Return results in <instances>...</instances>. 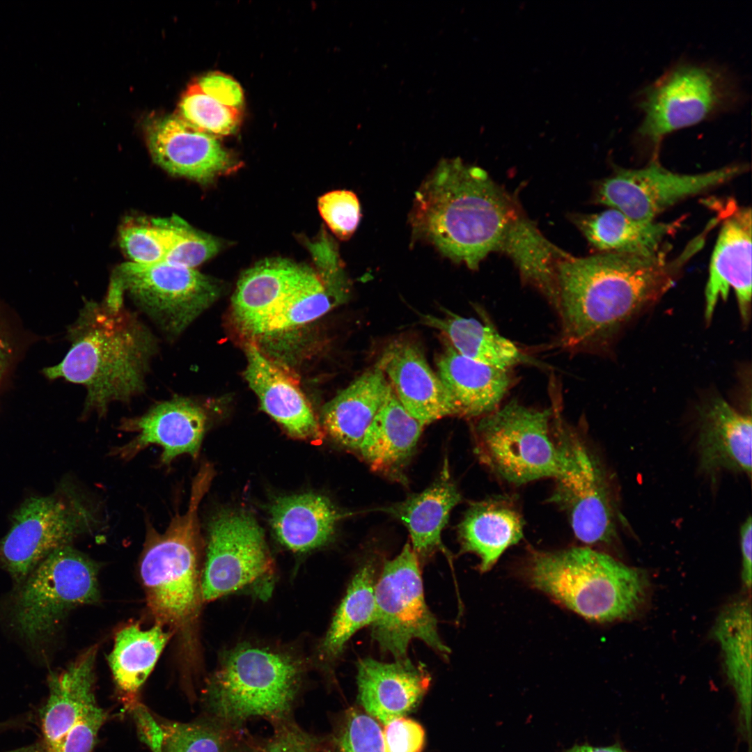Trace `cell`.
<instances>
[{
	"mask_svg": "<svg viewBox=\"0 0 752 752\" xmlns=\"http://www.w3.org/2000/svg\"><path fill=\"white\" fill-rule=\"evenodd\" d=\"M561 451L550 501L565 513L575 537L587 545L611 544L617 537L615 510L605 474L579 430L554 408Z\"/></svg>",
	"mask_w": 752,
	"mask_h": 752,
	"instance_id": "11",
	"label": "cell"
},
{
	"mask_svg": "<svg viewBox=\"0 0 752 752\" xmlns=\"http://www.w3.org/2000/svg\"><path fill=\"white\" fill-rule=\"evenodd\" d=\"M338 303L322 278L301 266L299 278L284 299L249 334L265 335L283 331L310 322Z\"/></svg>",
	"mask_w": 752,
	"mask_h": 752,
	"instance_id": "37",
	"label": "cell"
},
{
	"mask_svg": "<svg viewBox=\"0 0 752 752\" xmlns=\"http://www.w3.org/2000/svg\"><path fill=\"white\" fill-rule=\"evenodd\" d=\"M150 154L166 171L201 182L233 167L230 154L216 138L199 132L178 115L156 121L149 129Z\"/></svg>",
	"mask_w": 752,
	"mask_h": 752,
	"instance_id": "20",
	"label": "cell"
},
{
	"mask_svg": "<svg viewBox=\"0 0 752 752\" xmlns=\"http://www.w3.org/2000/svg\"><path fill=\"white\" fill-rule=\"evenodd\" d=\"M207 415L194 400L185 397L158 402L143 414L124 420L123 431L135 436L127 443L114 447L111 455L130 460L150 445L162 448V465L169 466L179 455L196 458L205 432Z\"/></svg>",
	"mask_w": 752,
	"mask_h": 752,
	"instance_id": "18",
	"label": "cell"
},
{
	"mask_svg": "<svg viewBox=\"0 0 752 752\" xmlns=\"http://www.w3.org/2000/svg\"><path fill=\"white\" fill-rule=\"evenodd\" d=\"M245 379L258 396L263 411L293 438L320 444L322 428L297 386L268 359L253 342L245 346Z\"/></svg>",
	"mask_w": 752,
	"mask_h": 752,
	"instance_id": "22",
	"label": "cell"
},
{
	"mask_svg": "<svg viewBox=\"0 0 752 752\" xmlns=\"http://www.w3.org/2000/svg\"><path fill=\"white\" fill-rule=\"evenodd\" d=\"M421 318L423 324L440 331L454 350L465 357L506 370L528 361L524 352L489 322L452 313L442 318L423 315Z\"/></svg>",
	"mask_w": 752,
	"mask_h": 752,
	"instance_id": "33",
	"label": "cell"
},
{
	"mask_svg": "<svg viewBox=\"0 0 752 752\" xmlns=\"http://www.w3.org/2000/svg\"><path fill=\"white\" fill-rule=\"evenodd\" d=\"M423 428L404 408L391 386L385 402L366 430L358 452L373 471L405 483V471Z\"/></svg>",
	"mask_w": 752,
	"mask_h": 752,
	"instance_id": "24",
	"label": "cell"
},
{
	"mask_svg": "<svg viewBox=\"0 0 752 752\" xmlns=\"http://www.w3.org/2000/svg\"><path fill=\"white\" fill-rule=\"evenodd\" d=\"M6 725H7V724H6V725H5V723H0V728H1V727H3V726H6Z\"/></svg>",
	"mask_w": 752,
	"mask_h": 752,
	"instance_id": "50",
	"label": "cell"
},
{
	"mask_svg": "<svg viewBox=\"0 0 752 752\" xmlns=\"http://www.w3.org/2000/svg\"><path fill=\"white\" fill-rule=\"evenodd\" d=\"M97 647L48 678V696L39 710L40 733L31 744L8 752H91L107 719L94 692Z\"/></svg>",
	"mask_w": 752,
	"mask_h": 752,
	"instance_id": "14",
	"label": "cell"
},
{
	"mask_svg": "<svg viewBox=\"0 0 752 752\" xmlns=\"http://www.w3.org/2000/svg\"><path fill=\"white\" fill-rule=\"evenodd\" d=\"M377 579L376 561L373 558L367 559L353 577L320 643L318 659L322 670L331 671L350 639L360 629L371 625Z\"/></svg>",
	"mask_w": 752,
	"mask_h": 752,
	"instance_id": "35",
	"label": "cell"
},
{
	"mask_svg": "<svg viewBox=\"0 0 752 752\" xmlns=\"http://www.w3.org/2000/svg\"><path fill=\"white\" fill-rule=\"evenodd\" d=\"M301 266L281 258L267 259L240 277L232 299L234 320L249 334L284 299L295 285Z\"/></svg>",
	"mask_w": 752,
	"mask_h": 752,
	"instance_id": "31",
	"label": "cell"
},
{
	"mask_svg": "<svg viewBox=\"0 0 752 752\" xmlns=\"http://www.w3.org/2000/svg\"><path fill=\"white\" fill-rule=\"evenodd\" d=\"M524 517L512 498L494 496L470 503L457 526L461 553L480 558L487 572L510 546L524 536Z\"/></svg>",
	"mask_w": 752,
	"mask_h": 752,
	"instance_id": "26",
	"label": "cell"
},
{
	"mask_svg": "<svg viewBox=\"0 0 752 752\" xmlns=\"http://www.w3.org/2000/svg\"><path fill=\"white\" fill-rule=\"evenodd\" d=\"M357 679L359 698L366 713L384 725L414 707L431 681L423 665L408 657L392 663L361 659Z\"/></svg>",
	"mask_w": 752,
	"mask_h": 752,
	"instance_id": "23",
	"label": "cell"
},
{
	"mask_svg": "<svg viewBox=\"0 0 752 752\" xmlns=\"http://www.w3.org/2000/svg\"><path fill=\"white\" fill-rule=\"evenodd\" d=\"M43 338L29 329L15 308L0 295V402L10 390L29 351Z\"/></svg>",
	"mask_w": 752,
	"mask_h": 752,
	"instance_id": "38",
	"label": "cell"
},
{
	"mask_svg": "<svg viewBox=\"0 0 752 752\" xmlns=\"http://www.w3.org/2000/svg\"><path fill=\"white\" fill-rule=\"evenodd\" d=\"M747 169L734 164L697 174L663 167L657 156L646 166L618 169L596 187L595 201L638 220L653 221L669 207L728 182Z\"/></svg>",
	"mask_w": 752,
	"mask_h": 752,
	"instance_id": "16",
	"label": "cell"
},
{
	"mask_svg": "<svg viewBox=\"0 0 752 752\" xmlns=\"http://www.w3.org/2000/svg\"><path fill=\"white\" fill-rule=\"evenodd\" d=\"M575 224L589 243L602 253L651 256L660 252L664 240L680 228L682 221L671 222L633 219L618 210L579 215Z\"/></svg>",
	"mask_w": 752,
	"mask_h": 752,
	"instance_id": "29",
	"label": "cell"
},
{
	"mask_svg": "<svg viewBox=\"0 0 752 752\" xmlns=\"http://www.w3.org/2000/svg\"><path fill=\"white\" fill-rule=\"evenodd\" d=\"M305 663L288 652L244 644L229 651L209 679L204 702L217 723L237 725L256 716L288 712Z\"/></svg>",
	"mask_w": 752,
	"mask_h": 752,
	"instance_id": "6",
	"label": "cell"
},
{
	"mask_svg": "<svg viewBox=\"0 0 752 752\" xmlns=\"http://www.w3.org/2000/svg\"><path fill=\"white\" fill-rule=\"evenodd\" d=\"M552 407L535 409L512 400L474 419V453L502 481L519 486L554 478L561 451Z\"/></svg>",
	"mask_w": 752,
	"mask_h": 752,
	"instance_id": "8",
	"label": "cell"
},
{
	"mask_svg": "<svg viewBox=\"0 0 752 752\" xmlns=\"http://www.w3.org/2000/svg\"><path fill=\"white\" fill-rule=\"evenodd\" d=\"M194 129L212 136L233 133L239 125V109L226 106L205 93L197 82L188 86L179 103V114Z\"/></svg>",
	"mask_w": 752,
	"mask_h": 752,
	"instance_id": "39",
	"label": "cell"
},
{
	"mask_svg": "<svg viewBox=\"0 0 752 752\" xmlns=\"http://www.w3.org/2000/svg\"><path fill=\"white\" fill-rule=\"evenodd\" d=\"M270 515L277 539L295 552L327 543L341 517L328 498L313 493L279 497L273 503Z\"/></svg>",
	"mask_w": 752,
	"mask_h": 752,
	"instance_id": "30",
	"label": "cell"
},
{
	"mask_svg": "<svg viewBox=\"0 0 752 752\" xmlns=\"http://www.w3.org/2000/svg\"><path fill=\"white\" fill-rule=\"evenodd\" d=\"M0 539V565L16 586L52 552L88 531L94 517L68 485L47 496H31L16 509Z\"/></svg>",
	"mask_w": 752,
	"mask_h": 752,
	"instance_id": "13",
	"label": "cell"
},
{
	"mask_svg": "<svg viewBox=\"0 0 752 752\" xmlns=\"http://www.w3.org/2000/svg\"><path fill=\"white\" fill-rule=\"evenodd\" d=\"M520 213L482 169L460 158L441 160L415 193L409 223L414 240L471 269L499 250Z\"/></svg>",
	"mask_w": 752,
	"mask_h": 752,
	"instance_id": "2",
	"label": "cell"
},
{
	"mask_svg": "<svg viewBox=\"0 0 752 752\" xmlns=\"http://www.w3.org/2000/svg\"><path fill=\"white\" fill-rule=\"evenodd\" d=\"M751 537L752 522L751 516L744 522L740 528V546L742 552V581L749 590L751 587L752 566H751Z\"/></svg>",
	"mask_w": 752,
	"mask_h": 752,
	"instance_id": "48",
	"label": "cell"
},
{
	"mask_svg": "<svg viewBox=\"0 0 752 752\" xmlns=\"http://www.w3.org/2000/svg\"><path fill=\"white\" fill-rule=\"evenodd\" d=\"M161 752H230L228 740L216 721L160 723Z\"/></svg>",
	"mask_w": 752,
	"mask_h": 752,
	"instance_id": "41",
	"label": "cell"
},
{
	"mask_svg": "<svg viewBox=\"0 0 752 752\" xmlns=\"http://www.w3.org/2000/svg\"><path fill=\"white\" fill-rule=\"evenodd\" d=\"M383 738L387 752H421L425 732L416 721L403 716L385 725Z\"/></svg>",
	"mask_w": 752,
	"mask_h": 752,
	"instance_id": "45",
	"label": "cell"
},
{
	"mask_svg": "<svg viewBox=\"0 0 752 752\" xmlns=\"http://www.w3.org/2000/svg\"><path fill=\"white\" fill-rule=\"evenodd\" d=\"M461 500V494L451 479L446 462L439 477L428 488L382 510L404 524L418 558H428L437 551H443L450 558L442 542L441 532L448 522L451 510Z\"/></svg>",
	"mask_w": 752,
	"mask_h": 752,
	"instance_id": "28",
	"label": "cell"
},
{
	"mask_svg": "<svg viewBox=\"0 0 752 752\" xmlns=\"http://www.w3.org/2000/svg\"><path fill=\"white\" fill-rule=\"evenodd\" d=\"M499 250L512 258L523 281L538 290L555 309L557 265L567 253L549 242L521 212L509 226Z\"/></svg>",
	"mask_w": 752,
	"mask_h": 752,
	"instance_id": "34",
	"label": "cell"
},
{
	"mask_svg": "<svg viewBox=\"0 0 752 752\" xmlns=\"http://www.w3.org/2000/svg\"><path fill=\"white\" fill-rule=\"evenodd\" d=\"M171 630L155 623L148 629L130 624L116 634L108 662L118 689L128 705L154 668L165 645L173 635Z\"/></svg>",
	"mask_w": 752,
	"mask_h": 752,
	"instance_id": "36",
	"label": "cell"
},
{
	"mask_svg": "<svg viewBox=\"0 0 752 752\" xmlns=\"http://www.w3.org/2000/svg\"><path fill=\"white\" fill-rule=\"evenodd\" d=\"M98 566L70 545L45 558L18 586L10 607V624L29 644L45 643L67 614L100 597Z\"/></svg>",
	"mask_w": 752,
	"mask_h": 752,
	"instance_id": "9",
	"label": "cell"
},
{
	"mask_svg": "<svg viewBox=\"0 0 752 752\" xmlns=\"http://www.w3.org/2000/svg\"><path fill=\"white\" fill-rule=\"evenodd\" d=\"M742 96L737 79L724 67L678 61L637 94L643 118L636 136L657 155L665 136L735 109Z\"/></svg>",
	"mask_w": 752,
	"mask_h": 752,
	"instance_id": "7",
	"label": "cell"
},
{
	"mask_svg": "<svg viewBox=\"0 0 752 752\" xmlns=\"http://www.w3.org/2000/svg\"><path fill=\"white\" fill-rule=\"evenodd\" d=\"M704 241L693 239L677 257L668 248L657 254L567 253L557 265L560 342L573 352L606 349L627 324L652 306L675 283Z\"/></svg>",
	"mask_w": 752,
	"mask_h": 752,
	"instance_id": "1",
	"label": "cell"
},
{
	"mask_svg": "<svg viewBox=\"0 0 752 752\" xmlns=\"http://www.w3.org/2000/svg\"><path fill=\"white\" fill-rule=\"evenodd\" d=\"M437 367L458 416L467 418L476 419L496 409L513 383L510 370L465 357L447 341L437 358Z\"/></svg>",
	"mask_w": 752,
	"mask_h": 752,
	"instance_id": "25",
	"label": "cell"
},
{
	"mask_svg": "<svg viewBox=\"0 0 752 752\" xmlns=\"http://www.w3.org/2000/svg\"><path fill=\"white\" fill-rule=\"evenodd\" d=\"M120 244L132 263L150 265L163 262L166 254L164 237L160 228L152 225H130L120 235Z\"/></svg>",
	"mask_w": 752,
	"mask_h": 752,
	"instance_id": "44",
	"label": "cell"
},
{
	"mask_svg": "<svg viewBox=\"0 0 752 752\" xmlns=\"http://www.w3.org/2000/svg\"><path fill=\"white\" fill-rule=\"evenodd\" d=\"M213 468L205 463L193 480L189 506L176 513L163 533L147 524L139 571L148 608L156 623L178 632L191 643L203 602L199 567V504L208 490Z\"/></svg>",
	"mask_w": 752,
	"mask_h": 752,
	"instance_id": "4",
	"label": "cell"
},
{
	"mask_svg": "<svg viewBox=\"0 0 752 752\" xmlns=\"http://www.w3.org/2000/svg\"><path fill=\"white\" fill-rule=\"evenodd\" d=\"M566 752H625L618 746L594 747L588 745L575 746Z\"/></svg>",
	"mask_w": 752,
	"mask_h": 752,
	"instance_id": "49",
	"label": "cell"
},
{
	"mask_svg": "<svg viewBox=\"0 0 752 752\" xmlns=\"http://www.w3.org/2000/svg\"><path fill=\"white\" fill-rule=\"evenodd\" d=\"M391 389L378 364L368 369L323 407L321 420L324 430L340 446L358 451Z\"/></svg>",
	"mask_w": 752,
	"mask_h": 752,
	"instance_id": "27",
	"label": "cell"
},
{
	"mask_svg": "<svg viewBox=\"0 0 752 752\" xmlns=\"http://www.w3.org/2000/svg\"><path fill=\"white\" fill-rule=\"evenodd\" d=\"M751 605L741 600L726 606L713 627L720 645L724 668L740 707L742 723L750 735L751 721Z\"/></svg>",
	"mask_w": 752,
	"mask_h": 752,
	"instance_id": "32",
	"label": "cell"
},
{
	"mask_svg": "<svg viewBox=\"0 0 752 752\" xmlns=\"http://www.w3.org/2000/svg\"><path fill=\"white\" fill-rule=\"evenodd\" d=\"M70 348L58 363L40 373L85 387L83 414L105 415L113 402H128L144 391L158 345L139 318L124 306L85 301L66 331Z\"/></svg>",
	"mask_w": 752,
	"mask_h": 752,
	"instance_id": "3",
	"label": "cell"
},
{
	"mask_svg": "<svg viewBox=\"0 0 752 752\" xmlns=\"http://www.w3.org/2000/svg\"><path fill=\"white\" fill-rule=\"evenodd\" d=\"M337 752H387L376 719L359 710H351L338 736Z\"/></svg>",
	"mask_w": 752,
	"mask_h": 752,
	"instance_id": "43",
	"label": "cell"
},
{
	"mask_svg": "<svg viewBox=\"0 0 752 752\" xmlns=\"http://www.w3.org/2000/svg\"><path fill=\"white\" fill-rule=\"evenodd\" d=\"M371 636L381 652L395 660L407 658L412 639L423 641L444 659L449 648L439 636L437 620L424 596L418 558L409 542L386 561L375 587Z\"/></svg>",
	"mask_w": 752,
	"mask_h": 752,
	"instance_id": "12",
	"label": "cell"
},
{
	"mask_svg": "<svg viewBox=\"0 0 752 752\" xmlns=\"http://www.w3.org/2000/svg\"><path fill=\"white\" fill-rule=\"evenodd\" d=\"M378 365L402 405L422 426L458 416L453 398L415 343H393Z\"/></svg>",
	"mask_w": 752,
	"mask_h": 752,
	"instance_id": "19",
	"label": "cell"
},
{
	"mask_svg": "<svg viewBox=\"0 0 752 752\" xmlns=\"http://www.w3.org/2000/svg\"><path fill=\"white\" fill-rule=\"evenodd\" d=\"M752 422L726 400L714 395L698 411L697 451L700 468L710 476L722 471L751 473Z\"/></svg>",
	"mask_w": 752,
	"mask_h": 752,
	"instance_id": "21",
	"label": "cell"
},
{
	"mask_svg": "<svg viewBox=\"0 0 752 752\" xmlns=\"http://www.w3.org/2000/svg\"><path fill=\"white\" fill-rule=\"evenodd\" d=\"M197 83L205 93L226 106L239 109L242 104L244 97L241 86L227 75L210 72L202 77Z\"/></svg>",
	"mask_w": 752,
	"mask_h": 752,
	"instance_id": "47",
	"label": "cell"
},
{
	"mask_svg": "<svg viewBox=\"0 0 752 752\" xmlns=\"http://www.w3.org/2000/svg\"><path fill=\"white\" fill-rule=\"evenodd\" d=\"M523 573L535 588L597 622L634 615L643 604L648 588L641 570L588 546L532 551Z\"/></svg>",
	"mask_w": 752,
	"mask_h": 752,
	"instance_id": "5",
	"label": "cell"
},
{
	"mask_svg": "<svg viewBox=\"0 0 752 752\" xmlns=\"http://www.w3.org/2000/svg\"><path fill=\"white\" fill-rule=\"evenodd\" d=\"M258 752H319L316 741L297 726L283 724Z\"/></svg>",
	"mask_w": 752,
	"mask_h": 752,
	"instance_id": "46",
	"label": "cell"
},
{
	"mask_svg": "<svg viewBox=\"0 0 752 752\" xmlns=\"http://www.w3.org/2000/svg\"><path fill=\"white\" fill-rule=\"evenodd\" d=\"M207 535L201 577L203 602L251 588L262 597L269 595L274 565L253 517L243 512H222L210 522Z\"/></svg>",
	"mask_w": 752,
	"mask_h": 752,
	"instance_id": "15",
	"label": "cell"
},
{
	"mask_svg": "<svg viewBox=\"0 0 752 752\" xmlns=\"http://www.w3.org/2000/svg\"><path fill=\"white\" fill-rule=\"evenodd\" d=\"M219 292L216 280L194 268L166 262H131L117 268L104 301L111 308H120L127 293L166 336L174 338L206 310Z\"/></svg>",
	"mask_w": 752,
	"mask_h": 752,
	"instance_id": "10",
	"label": "cell"
},
{
	"mask_svg": "<svg viewBox=\"0 0 752 752\" xmlns=\"http://www.w3.org/2000/svg\"><path fill=\"white\" fill-rule=\"evenodd\" d=\"M711 205L720 214L721 226L705 289V320L711 321L718 302L733 289L742 323L747 325L751 312V209L734 201Z\"/></svg>",
	"mask_w": 752,
	"mask_h": 752,
	"instance_id": "17",
	"label": "cell"
},
{
	"mask_svg": "<svg viewBox=\"0 0 752 752\" xmlns=\"http://www.w3.org/2000/svg\"><path fill=\"white\" fill-rule=\"evenodd\" d=\"M153 223L164 237L166 254L163 262L194 268L219 249L217 239L194 229L179 217L155 219Z\"/></svg>",
	"mask_w": 752,
	"mask_h": 752,
	"instance_id": "40",
	"label": "cell"
},
{
	"mask_svg": "<svg viewBox=\"0 0 752 752\" xmlns=\"http://www.w3.org/2000/svg\"><path fill=\"white\" fill-rule=\"evenodd\" d=\"M320 214L331 232L340 240L351 237L361 217V205L357 195L348 190L329 191L318 199Z\"/></svg>",
	"mask_w": 752,
	"mask_h": 752,
	"instance_id": "42",
	"label": "cell"
}]
</instances>
